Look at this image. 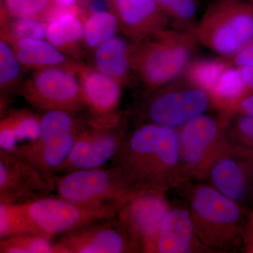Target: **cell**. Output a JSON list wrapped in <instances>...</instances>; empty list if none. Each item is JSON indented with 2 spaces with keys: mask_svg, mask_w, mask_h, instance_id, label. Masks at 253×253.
<instances>
[{
  "mask_svg": "<svg viewBox=\"0 0 253 253\" xmlns=\"http://www.w3.org/2000/svg\"><path fill=\"white\" fill-rule=\"evenodd\" d=\"M16 54L21 64L30 68L57 67L66 61L64 55L49 42L26 39L16 42Z\"/></svg>",
  "mask_w": 253,
  "mask_h": 253,
  "instance_id": "obj_22",
  "label": "cell"
},
{
  "mask_svg": "<svg viewBox=\"0 0 253 253\" xmlns=\"http://www.w3.org/2000/svg\"><path fill=\"white\" fill-rule=\"evenodd\" d=\"M131 58L126 42L113 37L96 48L95 63L100 72L119 81L127 75Z\"/></svg>",
  "mask_w": 253,
  "mask_h": 253,
  "instance_id": "obj_21",
  "label": "cell"
},
{
  "mask_svg": "<svg viewBox=\"0 0 253 253\" xmlns=\"http://www.w3.org/2000/svg\"><path fill=\"white\" fill-rule=\"evenodd\" d=\"M239 155L221 152L209 163L211 185L235 202H244L253 188V168Z\"/></svg>",
  "mask_w": 253,
  "mask_h": 253,
  "instance_id": "obj_14",
  "label": "cell"
},
{
  "mask_svg": "<svg viewBox=\"0 0 253 253\" xmlns=\"http://www.w3.org/2000/svg\"><path fill=\"white\" fill-rule=\"evenodd\" d=\"M54 190L31 163L0 149V204L28 202L49 196Z\"/></svg>",
  "mask_w": 253,
  "mask_h": 253,
  "instance_id": "obj_12",
  "label": "cell"
},
{
  "mask_svg": "<svg viewBox=\"0 0 253 253\" xmlns=\"http://www.w3.org/2000/svg\"><path fill=\"white\" fill-rule=\"evenodd\" d=\"M117 18L106 11H95L84 25V38L86 44L97 48L105 42L115 37L117 31Z\"/></svg>",
  "mask_w": 253,
  "mask_h": 253,
  "instance_id": "obj_24",
  "label": "cell"
},
{
  "mask_svg": "<svg viewBox=\"0 0 253 253\" xmlns=\"http://www.w3.org/2000/svg\"><path fill=\"white\" fill-rule=\"evenodd\" d=\"M169 208L162 190L142 189L125 204L117 217L135 241L139 251L156 253L158 234Z\"/></svg>",
  "mask_w": 253,
  "mask_h": 253,
  "instance_id": "obj_10",
  "label": "cell"
},
{
  "mask_svg": "<svg viewBox=\"0 0 253 253\" xmlns=\"http://www.w3.org/2000/svg\"><path fill=\"white\" fill-rule=\"evenodd\" d=\"M189 204L196 236L212 249L230 248L244 217L240 204L211 184L196 186L190 195Z\"/></svg>",
  "mask_w": 253,
  "mask_h": 253,
  "instance_id": "obj_5",
  "label": "cell"
},
{
  "mask_svg": "<svg viewBox=\"0 0 253 253\" xmlns=\"http://www.w3.org/2000/svg\"><path fill=\"white\" fill-rule=\"evenodd\" d=\"M161 9L173 22L179 26L192 23L197 14L196 0H157Z\"/></svg>",
  "mask_w": 253,
  "mask_h": 253,
  "instance_id": "obj_28",
  "label": "cell"
},
{
  "mask_svg": "<svg viewBox=\"0 0 253 253\" xmlns=\"http://www.w3.org/2000/svg\"><path fill=\"white\" fill-rule=\"evenodd\" d=\"M240 109L244 114L249 115L253 117V94L246 96L241 100Z\"/></svg>",
  "mask_w": 253,
  "mask_h": 253,
  "instance_id": "obj_35",
  "label": "cell"
},
{
  "mask_svg": "<svg viewBox=\"0 0 253 253\" xmlns=\"http://www.w3.org/2000/svg\"><path fill=\"white\" fill-rule=\"evenodd\" d=\"M59 7L71 8L74 5L76 0H53Z\"/></svg>",
  "mask_w": 253,
  "mask_h": 253,
  "instance_id": "obj_36",
  "label": "cell"
},
{
  "mask_svg": "<svg viewBox=\"0 0 253 253\" xmlns=\"http://www.w3.org/2000/svg\"><path fill=\"white\" fill-rule=\"evenodd\" d=\"M40 127V118L31 111H11L0 123V149L9 151L18 145L36 140Z\"/></svg>",
  "mask_w": 253,
  "mask_h": 253,
  "instance_id": "obj_19",
  "label": "cell"
},
{
  "mask_svg": "<svg viewBox=\"0 0 253 253\" xmlns=\"http://www.w3.org/2000/svg\"><path fill=\"white\" fill-rule=\"evenodd\" d=\"M229 66L220 60H200L190 63L186 70L188 80L190 83L210 95Z\"/></svg>",
  "mask_w": 253,
  "mask_h": 253,
  "instance_id": "obj_25",
  "label": "cell"
},
{
  "mask_svg": "<svg viewBox=\"0 0 253 253\" xmlns=\"http://www.w3.org/2000/svg\"><path fill=\"white\" fill-rule=\"evenodd\" d=\"M246 87L240 68L229 66L210 96L217 102L229 104L239 99L244 95Z\"/></svg>",
  "mask_w": 253,
  "mask_h": 253,
  "instance_id": "obj_27",
  "label": "cell"
},
{
  "mask_svg": "<svg viewBox=\"0 0 253 253\" xmlns=\"http://www.w3.org/2000/svg\"><path fill=\"white\" fill-rule=\"evenodd\" d=\"M54 184L58 196L68 201L87 207L119 211L139 191L114 166L56 175Z\"/></svg>",
  "mask_w": 253,
  "mask_h": 253,
  "instance_id": "obj_4",
  "label": "cell"
},
{
  "mask_svg": "<svg viewBox=\"0 0 253 253\" xmlns=\"http://www.w3.org/2000/svg\"><path fill=\"white\" fill-rule=\"evenodd\" d=\"M53 241L36 234H14L0 239V253H53Z\"/></svg>",
  "mask_w": 253,
  "mask_h": 253,
  "instance_id": "obj_26",
  "label": "cell"
},
{
  "mask_svg": "<svg viewBox=\"0 0 253 253\" xmlns=\"http://www.w3.org/2000/svg\"><path fill=\"white\" fill-rule=\"evenodd\" d=\"M112 161L137 191H163L184 170L179 132L154 123L142 125L123 138Z\"/></svg>",
  "mask_w": 253,
  "mask_h": 253,
  "instance_id": "obj_1",
  "label": "cell"
},
{
  "mask_svg": "<svg viewBox=\"0 0 253 253\" xmlns=\"http://www.w3.org/2000/svg\"><path fill=\"white\" fill-rule=\"evenodd\" d=\"M195 236L194 221L189 209L169 207L158 234L156 253L189 252Z\"/></svg>",
  "mask_w": 253,
  "mask_h": 253,
  "instance_id": "obj_17",
  "label": "cell"
},
{
  "mask_svg": "<svg viewBox=\"0 0 253 253\" xmlns=\"http://www.w3.org/2000/svg\"><path fill=\"white\" fill-rule=\"evenodd\" d=\"M81 85L88 108L96 116H106L117 107L121 97L119 82L98 71H84Z\"/></svg>",
  "mask_w": 253,
  "mask_h": 253,
  "instance_id": "obj_18",
  "label": "cell"
},
{
  "mask_svg": "<svg viewBox=\"0 0 253 253\" xmlns=\"http://www.w3.org/2000/svg\"><path fill=\"white\" fill-rule=\"evenodd\" d=\"M116 119L109 116H99L79 133L71 153L56 169L55 176L81 169L101 168L117 154L123 139L116 129Z\"/></svg>",
  "mask_w": 253,
  "mask_h": 253,
  "instance_id": "obj_8",
  "label": "cell"
},
{
  "mask_svg": "<svg viewBox=\"0 0 253 253\" xmlns=\"http://www.w3.org/2000/svg\"><path fill=\"white\" fill-rule=\"evenodd\" d=\"M196 41L194 33L164 30L137 51L134 67L146 85H166L186 71Z\"/></svg>",
  "mask_w": 253,
  "mask_h": 253,
  "instance_id": "obj_6",
  "label": "cell"
},
{
  "mask_svg": "<svg viewBox=\"0 0 253 253\" xmlns=\"http://www.w3.org/2000/svg\"><path fill=\"white\" fill-rule=\"evenodd\" d=\"M251 225H252V227L251 228V231H253V221L251 222Z\"/></svg>",
  "mask_w": 253,
  "mask_h": 253,
  "instance_id": "obj_37",
  "label": "cell"
},
{
  "mask_svg": "<svg viewBox=\"0 0 253 253\" xmlns=\"http://www.w3.org/2000/svg\"><path fill=\"white\" fill-rule=\"evenodd\" d=\"M25 99L44 111H78L87 107L81 83L73 73L56 67L42 68L23 89Z\"/></svg>",
  "mask_w": 253,
  "mask_h": 253,
  "instance_id": "obj_9",
  "label": "cell"
},
{
  "mask_svg": "<svg viewBox=\"0 0 253 253\" xmlns=\"http://www.w3.org/2000/svg\"><path fill=\"white\" fill-rule=\"evenodd\" d=\"M232 59L234 65L239 68L253 66V42L233 56Z\"/></svg>",
  "mask_w": 253,
  "mask_h": 253,
  "instance_id": "obj_33",
  "label": "cell"
},
{
  "mask_svg": "<svg viewBox=\"0 0 253 253\" xmlns=\"http://www.w3.org/2000/svg\"><path fill=\"white\" fill-rule=\"evenodd\" d=\"M250 2H251L252 4H253V0H250Z\"/></svg>",
  "mask_w": 253,
  "mask_h": 253,
  "instance_id": "obj_38",
  "label": "cell"
},
{
  "mask_svg": "<svg viewBox=\"0 0 253 253\" xmlns=\"http://www.w3.org/2000/svg\"><path fill=\"white\" fill-rule=\"evenodd\" d=\"M118 212L111 208L81 206L59 196L21 204H0V239L32 234L54 240L86 222L114 217Z\"/></svg>",
  "mask_w": 253,
  "mask_h": 253,
  "instance_id": "obj_2",
  "label": "cell"
},
{
  "mask_svg": "<svg viewBox=\"0 0 253 253\" xmlns=\"http://www.w3.org/2000/svg\"><path fill=\"white\" fill-rule=\"evenodd\" d=\"M4 3L8 11L18 18H38L51 12V0H4Z\"/></svg>",
  "mask_w": 253,
  "mask_h": 253,
  "instance_id": "obj_29",
  "label": "cell"
},
{
  "mask_svg": "<svg viewBox=\"0 0 253 253\" xmlns=\"http://www.w3.org/2000/svg\"><path fill=\"white\" fill-rule=\"evenodd\" d=\"M46 25L38 18H18L11 26V36L16 41L42 40L46 37Z\"/></svg>",
  "mask_w": 253,
  "mask_h": 253,
  "instance_id": "obj_31",
  "label": "cell"
},
{
  "mask_svg": "<svg viewBox=\"0 0 253 253\" xmlns=\"http://www.w3.org/2000/svg\"><path fill=\"white\" fill-rule=\"evenodd\" d=\"M118 14L131 36L144 38L166 30L168 17L157 0H116Z\"/></svg>",
  "mask_w": 253,
  "mask_h": 253,
  "instance_id": "obj_16",
  "label": "cell"
},
{
  "mask_svg": "<svg viewBox=\"0 0 253 253\" xmlns=\"http://www.w3.org/2000/svg\"><path fill=\"white\" fill-rule=\"evenodd\" d=\"M73 111L52 110L46 111L40 118V134L35 141L56 139L71 134H79L90 125L85 124L75 117Z\"/></svg>",
  "mask_w": 253,
  "mask_h": 253,
  "instance_id": "obj_23",
  "label": "cell"
},
{
  "mask_svg": "<svg viewBox=\"0 0 253 253\" xmlns=\"http://www.w3.org/2000/svg\"><path fill=\"white\" fill-rule=\"evenodd\" d=\"M239 68L246 86L253 90V66H244Z\"/></svg>",
  "mask_w": 253,
  "mask_h": 253,
  "instance_id": "obj_34",
  "label": "cell"
},
{
  "mask_svg": "<svg viewBox=\"0 0 253 253\" xmlns=\"http://www.w3.org/2000/svg\"><path fill=\"white\" fill-rule=\"evenodd\" d=\"M211 99L208 92L190 83L156 95L146 107V116L149 123L176 129L205 114Z\"/></svg>",
  "mask_w": 253,
  "mask_h": 253,
  "instance_id": "obj_11",
  "label": "cell"
},
{
  "mask_svg": "<svg viewBox=\"0 0 253 253\" xmlns=\"http://www.w3.org/2000/svg\"><path fill=\"white\" fill-rule=\"evenodd\" d=\"M78 134H68L50 140L30 141L18 145L9 152L31 163L54 189L56 169L68 158Z\"/></svg>",
  "mask_w": 253,
  "mask_h": 253,
  "instance_id": "obj_15",
  "label": "cell"
},
{
  "mask_svg": "<svg viewBox=\"0 0 253 253\" xmlns=\"http://www.w3.org/2000/svg\"><path fill=\"white\" fill-rule=\"evenodd\" d=\"M181 163L184 170L196 172L212 161V154L220 136L221 128L217 120L203 114L179 127Z\"/></svg>",
  "mask_w": 253,
  "mask_h": 253,
  "instance_id": "obj_13",
  "label": "cell"
},
{
  "mask_svg": "<svg viewBox=\"0 0 253 253\" xmlns=\"http://www.w3.org/2000/svg\"><path fill=\"white\" fill-rule=\"evenodd\" d=\"M48 18L46 37L58 49L75 45L84 37V26L71 8L51 11Z\"/></svg>",
  "mask_w": 253,
  "mask_h": 253,
  "instance_id": "obj_20",
  "label": "cell"
},
{
  "mask_svg": "<svg viewBox=\"0 0 253 253\" xmlns=\"http://www.w3.org/2000/svg\"><path fill=\"white\" fill-rule=\"evenodd\" d=\"M117 215L94 219L55 238L53 253L139 252Z\"/></svg>",
  "mask_w": 253,
  "mask_h": 253,
  "instance_id": "obj_7",
  "label": "cell"
},
{
  "mask_svg": "<svg viewBox=\"0 0 253 253\" xmlns=\"http://www.w3.org/2000/svg\"><path fill=\"white\" fill-rule=\"evenodd\" d=\"M193 33L208 49L232 58L253 42V4L243 0H216Z\"/></svg>",
  "mask_w": 253,
  "mask_h": 253,
  "instance_id": "obj_3",
  "label": "cell"
},
{
  "mask_svg": "<svg viewBox=\"0 0 253 253\" xmlns=\"http://www.w3.org/2000/svg\"><path fill=\"white\" fill-rule=\"evenodd\" d=\"M231 129L234 135L253 146V116L246 114L238 116L231 125Z\"/></svg>",
  "mask_w": 253,
  "mask_h": 253,
  "instance_id": "obj_32",
  "label": "cell"
},
{
  "mask_svg": "<svg viewBox=\"0 0 253 253\" xmlns=\"http://www.w3.org/2000/svg\"><path fill=\"white\" fill-rule=\"evenodd\" d=\"M21 63L9 44L0 42V84L1 87L9 86L16 81L21 72Z\"/></svg>",
  "mask_w": 253,
  "mask_h": 253,
  "instance_id": "obj_30",
  "label": "cell"
}]
</instances>
